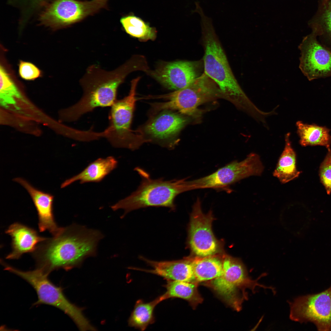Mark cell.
Instances as JSON below:
<instances>
[{"label": "cell", "instance_id": "cell-14", "mask_svg": "<svg viewBox=\"0 0 331 331\" xmlns=\"http://www.w3.org/2000/svg\"><path fill=\"white\" fill-rule=\"evenodd\" d=\"M199 66L197 62L166 63L157 69L152 75L165 87L177 90L187 87L199 77Z\"/></svg>", "mask_w": 331, "mask_h": 331}, {"label": "cell", "instance_id": "cell-3", "mask_svg": "<svg viewBox=\"0 0 331 331\" xmlns=\"http://www.w3.org/2000/svg\"><path fill=\"white\" fill-rule=\"evenodd\" d=\"M135 170L141 178L137 189L130 195L119 201L111 207L114 211L123 209L124 216L131 211L150 207H162L174 211L176 197L188 191L186 179L165 180L152 179L144 170L136 167Z\"/></svg>", "mask_w": 331, "mask_h": 331}, {"label": "cell", "instance_id": "cell-11", "mask_svg": "<svg viewBox=\"0 0 331 331\" xmlns=\"http://www.w3.org/2000/svg\"><path fill=\"white\" fill-rule=\"evenodd\" d=\"M108 0H55L40 15V21L55 26H67L78 22L105 7Z\"/></svg>", "mask_w": 331, "mask_h": 331}, {"label": "cell", "instance_id": "cell-10", "mask_svg": "<svg viewBox=\"0 0 331 331\" xmlns=\"http://www.w3.org/2000/svg\"><path fill=\"white\" fill-rule=\"evenodd\" d=\"M290 305L291 320L312 322L318 331H331V285L319 293L299 297Z\"/></svg>", "mask_w": 331, "mask_h": 331}, {"label": "cell", "instance_id": "cell-7", "mask_svg": "<svg viewBox=\"0 0 331 331\" xmlns=\"http://www.w3.org/2000/svg\"><path fill=\"white\" fill-rule=\"evenodd\" d=\"M223 272L219 276L211 280V287L234 309L240 311L244 300L247 299L246 289L255 293L257 286L264 288L267 287L259 283L258 279L266 275L262 274L258 279L253 280L249 276L246 268L238 259L227 255L223 257Z\"/></svg>", "mask_w": 331, "mask_h": 331}, {"label": "cell", "instance_id": "cell-22", "mask_svg": "<svg viewBox=\"0 0 331 331\" xmlns=\"http://www.w3.org/2000/svg\"><path fill=\"white\" fill-rule=\"evenodd\" d=\"M164 285L166 291L160 295L163 301L170 298H178L185 300L193 307L202 302L203 299L197 288V283L166 280Z\"/></svg>", "mask_w": 331, "mask_h": 331}, {"label": "cell", "instance_id": "cell-4", "mask_svg": "<svg viewBox=\"0 0 331 331\" xmlns=\"http://www.w3.org/2000/svg\"><path fill=\"white\" fill-rule=\"evenodd\" d=\"M200 15L205 47L204 73L219 86L221 92L235 97L244 108L251 107L253 103L245 93L234 77L211 20L203 12Z\"/></svg>", "mask_w": 331, "mask_h": 331}, {"label": "cell", "instance_id": "cell-17", "mask_svg": "<svg viewBox=\"0 0 331 331\" xmlns=\"http://www.w3.org/2000/svg\"><path fill=\"white\" fill-rule=\"evenodd\" d=\"M186 119L174 112L166 111L155 116L144 126V132L152 139L161 142L173 138L186 123Z\"/></svg>", "mask_w": 331, "mask_h": 331}, {"label": "cell", "instance_id": "cell-9", "mask_svg": "<svg viewBox=\"0 0 331 331\" xmlns=\"http://www.w3.org/2000/svg\"><path fill=\"white\" fill-rule=\"evenodd\" d=\"M264 169L259 156L251 153L242 161H234L209 175L188 181V190L224 188L250 176H260Z\"/></svg>", "mask_w": 331, "mask_h": 331}, {"label": "cell", "instance_id": "cell-26", "mask_svg": "<svg viewBox=\"0 0 331 331\" xmlns=\"http://www.w3.org/2000/svg\"><path fill=\"white\" fill-rule=\"evenodd\" d=\"M120 22L126 32L131 36L143 40H153L156 31L140 18L133 15L123 17Z\"/></svg>", "mask_w": 331, "mask_h": 331}, {"label": "cell", "instance_id": "cell-28", "mask_svg": "<svg viewBox=\"0 0 331 331\" xmlns=\"http://www.w3.org/2000/svg\"><path fill=\"white\" fill-rule=\"evenodd\" d=\"M328 152L319 169V176L321 181L328 194L331 193V150Z\"/></svg>", "mask_w": 331, "mask_h": 331}, {"label": "cell", "instance_id": "cell-5", "mask_svg": "<svg viewBox=\"0 0 331 331\" xmlns=\"http://www.w3.org/2000/svg\"><path fill=\"white\" fill-rule=\"evenodd\" d=\"M3 266L4 270L22 278L34 288L38 297L34 305L45 304L55 307L69 316L81 330L92 329L93 326L84 315L82 309L69 301L61 287L55 285L49 279L48 274L37 268L32 271H23L6 263Z\"/></svg>", "mask_w": 331, "mask_h": 331}, {"label": "cell", "instance_id": "cell-29", "mask_svg": "<svg viewBox=\"0 0 331 331\" xmlns=\"http://www.w3.org/2000/svg\"><path fill=\"white\" fill-rule=\"evenodd\" d=\"M18 71L20 76L27 80H34L41 74L40 70L34 64L23 61L20 62Z\"/></svg>", "mask_w": 331, "mask_h": 331}, {"label": "cell", "instance_id": "cell-27", "mask_svg": "<svg viewBox=\"0 0 331 331\" xmlns=\"http://www.w3.org/2000/svg\"><path fill=\"white\" fill-rule=\"evenodd\" d=\"M0 75L1 104L7 107L9 104H15L14 97H22L10 76L2 66L0 67Z\"/></svg>", "mask_w": 331, "mask_h": 331}, {"label": "cell", "instance_id": "cell-19", "mask_svg": "<svg viewBox=\"0 0 331 331\" xmlns=\"http://www.w3.org/2000/svg\"><path fill=\"white\" fill-rule=\"evenodd\" d=\"M118 161L113 157L99 158L90 163L78 174L66 180L61 185L64 188L79 181L81 184L99 182L117 167Z\"/></svg>", "mask_w": 331, "mask_h": 331}, {"label": "cell", "instance_id": "cell-15", "mask_svg": "<svg viewBox=\"0 0 331 331\" xmlns=\"http://www.w3.org/2000/svg\"><path fill=\"white\" fill-rule=\"evenodd\" d=\"M13 181L22 186L30 195L37 211L40 231H48L53 236L57 234L61 227L58 226L55 219L54 196L36 188L22 178L16 177Z\"/></svg>", "mask_w": 331, "mask_h": 331}, {"label": "cell", "instance_id": "cell-12", "mask_svg": "<svg viewBox=\"0 0 331 331\" xmlns=\"http://www.w3.org/2000/svg\"><path fill=\"white\" fill-rule=\"evenodd\" d=\"M213 220L211 211L206 214L203 212L201 201L197 198L191 215L188 240L191 250L197 257L218 255L222 251L220 243L212 232Z\"/></svg>", "mask_w": 331, "mask_h": 331}, {"label": "cell", "instance_id": "cell-25", "mask_svg": "<svg viewBox=\"0 0 331 331\" xmlns=\"http://www.w3.org/2000/svg\"><path fill=\"white\" fill-rule=\"evenodd\" d=\"M162 301L160 296L148 302L139 299L136 302L128 320L131 326L144 331L155 321L154 311L156 306Z\"/></svg>", "mask_w": 331, "mask_h": 331}, {"label": "cell", "instance_id": "cell-8", "mask_svg": "<svg viewBox=\"0 0 331 331\" xmlns=\"http://www.w3.org/2000/svg\"><path fill=\"white\" fill-rule=\"evenodd\" d=\"M214 83L204 73L183 89L167 94L151 97L168 100L164 102L152 103L153 110L158 112L175 110L182 114L194 116L198 111L199 105L216 94L218 89Z\"/></svg>", "mask_w": 331, "mask_h": 331}, {"label": "cell", "instance_id": "cell-16", "mask_svg": "<svg viewBox=\"0 0 331 331\" xmlns=\"http://www.w3.org/2000/svg\"><path fill=\"white\" fill-rule=\"evenodd\" d=\"M140 257L152 269H145L134 268V269L157 275L166 280L197 283L194 273L192 258L187 257L180 260L156 261L143 257Z\"/></svg>", "mask_w": 331, "mask_h": 331}, {"label": "cell", "instance_id": "cell-2", "mask_svg": "<svg viewBox=\"0 0 331 331\" xmlns=\"http://www.w3.org/2000/svg\"><path fill=\"white\" fill-rule=\"evenodd\" d=\"M130 67L128 63L112 71L106 70L97 65L89 67L80 81L83 92L82 96L76 104L64 111V118L68 121H76L97 108L112 106L116 101L118 88Z\"/></svg>", "mask_w": 331, "mask_h": 331}, {"label": "cell", "instance_id": "cell-1", "mask_svg": "<svg viewBox=\"0 0 331 331\" xmlns=\"http://www.w3.org/2000/svg\"><path fill=\"white\" fill-rule=\"evenodd\" d=\"M103 237L97 230L73 224L62 227L57 235L41 242L32 253L37 268L48 274L60 268L69 270L95 255Z\"/></svg>", "mask_w": 331, "mask_h": 331}, {"label": "cell", "instance_id": "cell-20", "mask_svg": "<svg viewBox=\"0 0 331 331\" xmlns=\"http://www.w3.org/2000/svg\"><path fill=\"white\" fill-rule=\"evenodd\" d=\"M320 42L331 51V0H319L315 14L308 22Z\"/></svg>", "mask_w": 331, "mask_h": 331}, {"label": "cell", "instance_id": "cell-23", "mask_svg": "<svg viewBox=\"0 0 331 331\" xmlns=\"http://www.w3.org/2000/svg\"><path fill=\"white\" fill-rule=\"evenodd\" d=\"M299 143L302 146L320 145L330 149L331 135L330 130L325 127L308 124L301 121L296 123Z\"/></svg>", "mask_w": 331, "mask_h": 331}, {"label": "cell", "instance_id": "cell-6", "mask_svg": "<svg viewBox=\"0 0 331 331\" xmlns=\"http://www.w3.org/2000/svg\"><path fill=\"white\" fill-rule=\"evenodd\" d=\"M139 79L132 81L127 96L116 101L112 106L109 116V126L100 132L101 137L106 138L115 147L134 150L148 142L138 130L135 133L131 129L136 101V87Z\"/></svg>", "mask_w": 331, "mask_h": 331}, {"label": "cell", "instance_id": "cell-13", "mask_svg": "<svg viewBox=\"0 0 331 331\" xmlns=\"http://www.w3.org/2000/svg\"><path fill=\"white\" fill-rule=\"evenodd\" d=\"M299 48V68L309 81L331 76V51L320 42L314 31L303 37Z\"/></svg>", "mask_w": 331, "mask_h": 331}, {"label": "cell", "instance_id": "cell-24", "mask_svg": "<svg viewBox=\"0 0 331 331\" xmlns=\"http://www.w3.org/2000/svg\"><path fill=\"white\" fill-rule=\"evenodd\" d=\"M218 255L192 258L194 273L197 283L211 280L222 274L223 257Z\"/></svg>", "mask_w": 331, "mask_h": 331}, {"label": "cell", "instance_id": "cell-21", "mask_svg": "<svg viewBox=\"0 0 331 331\" xmlns=\"http://www.w3.org/2000/svg\"><path fill=\"white\" fill-rule=\"evenodd\" d=\"M290 133L285 136L284 149L273 172V176L283 184H285L297 177L300 172L296 166V155L290 140Z\"/></svg>", "mask_w": 331, "mask_h": 331}, {"label": "cell", "instance_id": "cell-18", "mask_svg": "<svg viewBox=\"0 0 331 331\" xmlns=\"http://www.w3.org/2000/svg\"><path fill=\"white\" fill-rule=\"evenodd\" d=\"M5 233L11 238L12 250L6 257L9 259H17L24 253H32L47 238L40 236L34 229L18 223L11 225Z\"/></svg>", "mask_w": 331, "mask_h": 331}]
</instances>
